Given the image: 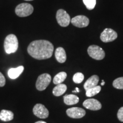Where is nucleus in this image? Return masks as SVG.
Segmentation results:
<instances>
[{"label": "nucleus", "mask_w": 123, "mask_h": 123, "mask_svg": "<svg viewBox=\"0 0 123 123\" xmlns=\"http://www.w3.org/2000/svg\"><path fill=\"white\" fill-rule=\"evenodd\" d=\"M83 105L86 108L92 111H98L101 108V104L100 102L95 99L86 100L83 103Z\"/></svg>", "instance_id": "11"}, {"label": "nucleus", "mask_w": 123, "mask_h": 123, "mask_svg": "<svg viewBox=\"0 0 123 123\" xmlns=\"http://www.w3.org/2000/svg\"><path fill=\"white\" fill-rule=\"evenodd\" d=\"M99 81V78L98 75H92L86 80L85 83L84 84V88L86 91L88 89L94 87L95 86H98Z\"/></svg>", "instance_id": "12"}, {"label": "nucleus", "mask_w": 123, "mask_h": 123, "mask_svg": "<svg viewBox=\"0 0 123 123\" xmlns=\"http://www.w3.org/2000/svg\"><path fill=\"white\" fill-rule=\"evenodd\" d=\"M113 86L115 88L123 90V77L118 78L113 81Z\"/></svg>", "instance_id": "20"}, {"label": "nucleus", "mask_w": 123, "mask_h": 123, "mask_svg": "<svg viewBox=\"0 0 123 123\" xmlns=\"http://www.w3.org/2000/svg\"><path fill=\"white\" fill-rule=\"evenodd\" d=\"M104 84H105V82H104V81L103 80L102 83H101V86H103V85H104Z\"/></svg>", "instance_id": "27"}, {"label": "nucleus", "mask_w": 123, "mask_h": 123, "mask_svg": "<svg viewBox=\"0 0 123 123\" xmlns=\"http://www.w3.org/2000/svg\"><path fill=\"white\" fill-rule=\"evenodd\" d=\"M117 38V34L112 29H105L100 35V39L105 43L112 42Z\"/></svg>", "instance_id": "7"}, {"label": "nucleus", "mask_w": 123, "mask_h": 123, "mask_svg": "<svg viewBox=\"0 0 123 123\" xmlns=\"http://www.w3.org/2000/svg\"><path fill=\"white\" fill-rule=\"evenodd\" d=\"M67 90V86L64 84H59L55 86L53 90V95L55 96L62 95Z\"/></svg>", "instance_id": "17"}, {"label": "nucleus", "mask_w": 123, "mask_h": 123, "mask_svg": "<svg viewBox=\"0 0 123 123\" xmlns=\"http://www.w3.org/2000/svg\"><path fill=\"white\" fill-rule=\"evenodd\" d=\"M66 113L68 116L73 119H80L85 116L86 111L79 107H73L67 109Z\"/></svg>", "instance_id": "10"}, {"label": "nucleus", "mask_w": 123, "mask_h": 123, "mask_svg": "<svg viewBox=\"0 0 123 123\" xmlns=\"http://www.w3.org/2000/svg\"><path fill=\"white\" fill-rule=\"evenodd\" d=\"M101 87L100 86H96L86 90V95L87 97H92L99 93L101 91Z\"/></svg>", "instance_id": "19"}, {"label": "nucleus", "mask_w": 123, "mask_h": 123, "mask_svg": "<svg viewBox=\"0 0 123 123\" xmlns=\"http://www.w3.org/2000/svg\"><path fill=\"white\" fill-rule=\"evenodd\" d=\"M56 18L58 24L62 27H67L71 22L70 16L63 9H59L58 10Z\"/></svg>", "instance_id": "6"}, {"label": "nucleus", "mask_w": 123, "mask_h": 123, "mask_svg": "<svg viewBox=\"0 0 123 123\" xmlns=\"http://www.w3.org/2000/svg\"><path fill=\"white\" fill-rule=\"evenodd\" d=\"M34 7L28 3H22L15 7V14L20 17H25L33 13Z\"/></svg>", "instance_id": "3"}, {"label": "nucleus", "mask_w": 123, "mask_h": 123, "mask_svg": "<svg viewBox=\"0 0 123 123\" xmlns=\"http://www.w3.org/2000/svg\"><path fill=\"white\" fill-rule=\"evenodd\" d=\"M84 78V75L81 73H77L75 74L73 76V81L75 83L79 84L83 81Z\"/></svg>", "instance_id": "22"}, {"label": "nucleus", "mask_w": 123, "mask_h": 123, "mask_svg": "<svg viewBox=\"0 0 123 123\" xmlns=\"http://www.w3.org/2000/svg\"><path fill=\"white\" fill-rule=\"evenodd\" d=\"M71 22L75 26L82 28L87 27L90 23V20L84 15H77L71 19Z\"/></svg>", "instance_id": "9"}, {"label": "nucleus", "mask_w": 123, "mask_h": 123, "mask_svg": "<svg viewBox=\"0 0 123 123\" xmlns=\"http://www.w3.org/2000/svg\"><path fill=\"white\" fill-rule=\"evenodd\" d=\"M117 118L120 121L123 122V107H121L118 111Z\"/></svg>", "instance_id": "23"}, {"label": "nucleus", "mask_w": 123, "mask_h": 123, "mask_svg": "<svg viewBox=\"0 0 123 123\" xmlns=\"http://www.w3.org/2000/svg\"><path fill=\"white\" fill-rule=\"evenodd\" d=\"M24 70V67L20 66L16 68H10L8 71V76L10 79H15L19 76Z\"/></svg>", "instance_id": "14"}, {"label": "nucleus", "mask_w": 123, "mask_h": 123, "mask_svg": "<svg viewBox=\"0 0 123 123\" xmlns=\"http://www.w3.org/2000/svg\"><path fill=\"white\" fill-rule=\"evenodd\" d=\"M35 123H47L43 121H37V122H35Z\"/></svg>", "instance_id": "25"}, {"label": "nucleus", "mask_w": 123, "mask_h": 123, "mask_svg": "<svg viewBox=\"0 0 123 123\" xmlns=\"http://www.w3.org/2000/svg\"><path fill=\"white\" fill-rule=\"evenodd\" d=\"M88 53L92 58L96 60H102L105 57V52L99 46L91 45L88 48Z\"/></svg>", "instance_id": "5"}, {"label": "nucleus", "mask_w": 123, "mask_h": 123, "mask_svg": "<svg viewBox=\"0 0 123 123\" xmlns=\"http://www.w3.org/2000/svg\"><path fill=\"white\" fill-rule=\"evenodd\" d=\"M84 4L88 10H92L96 5V0H83Z\"/></svg>", "instance_id": "21"}, {"label": "nucleus", "mask_w": 123, "mask_h": 123, "mask_svg": "<svg viewBox=\"0 0 123 123\" xmlns=\"http://www.w3.org/2000/svg\"><path fill=\"white\" fill-rule=\"evenodd\" d=\"M51 80V76L49 74H43L38 76L36 81V88L38 91H43L50 84Z\"/></svg>", "instance_id": "4"}, {"label": "nucleus", "mask_w": 123, "mask_h": 123, "mask_svg": "<svg viewBox=\"0 0 123 123\" xmlns=\"http://www.w3.org/2000/svg\"><path fill=\"white\" fill-rule=\"evenodd\" d=\"M67 73L65 72H61V73H58L54 76L53 79V83L54 84H61L63 82L64 80L67 78Z\"/></svg>", "instance_id": "18"}, {"label": "nucleus", "mask_w": 123, "mask_h": 123, "mask_svg": "<svg viewBox=\"0 0 123 123\" xmlns=\"http://www.w3.org/2000/svg\"><path fill=\"white\" fill-rule=\"evenodd\" d=\"M75 91H73V92H79V89L78 88H76V89H75Z\"/></svg>", "instance_id": "26"}, {"label": "nucleus", "mask_w": 123, "mask_h": 123, "mask_svg": "<svg viewBox=\"0 0 123 123\" xmlns=\"http://www.w3.org/2000/svg\"><path fill=\"white\" fill-rule=\"evenodd\" d=\"M14 118V113L11 111L3 110L0 112V119L4 121L12 120Z\"/></svg>", "instance_id": "16"}, {"label": "nucleus", "mask_w": 123, "mask_h": 123, "mask_svg": "<svg viewBox=\"0 0 123 123\" xmlns=\"http://www.w3.org/2000/svg\"><path fill=\"white\" fill-rule=\"evenodd\" d=\"M33 113L40 119H46L49 117V112L45 106L42 104H37L33 110Z\"/></svg>", "instance_id": "8"}, {"label": "nucleus", "mask_w": 123, "mask_h": 123, "mask_svg": "<svg viewBox=\"0 0 123 123\" xmlns=\"http://www.w3.org/2000/svg\"><path fill=\"white\" fill-rule=\"evenodd\" d=\"M64 103L66 105H71L78 103L79 101V98L75 95H66L63 98Z\"/></svg>", "instance_id": "15"}, {"label": "nucleus", "mask_w": 123, "mask_h": 123, "mask_svg": "<svg viewBox=\"0 0 123 123\" xmlns=\"http://www.w3.org/2000/svg\"><path fill=\"white\" fill-rule=\"evenodd\" d=\"M18 48V41L14 34H9L5 38L4 41L5 51L7 54L14 53Z\"/></svg>", "instance_id": "2"}, {"label": "nucleus", "mask_w": 123, "mask_h": 123, "mask_svg": "<svg viewBox=\"0 0 123 123\" xmlns=\"http://www.w3.org/2000/svg\"><path fill=\"white\" fill-rule=\"evenodd\" d=\"M25 1H33V0H25Z\"/></svg>", "instance_id": "28"}, {"label": "nucleus", "mask_w": 123, "mask_h": 123, "mask_svg": "<svg viewBox=\"0 0 123 123\" xmlns=\"http://www.w3.org/2000/svg\"><path fill=\"white\" fill-rule=\"evenodd\" d=\"M55 56L57 61L58 62L61 63L65 62L66 59H67L65 50L63 47H58L56 49L55 53Z\"/></svg>", "instance_id": "13"}, {"label": "nucleus", "mask_w": 123, "mask_h": 123, "mask_svg": "<svg viewBox=\"0 0 123 123\" xmlns=\"http://www.w3.org/2000/svg\"><path fill=\"white\" fill-rule=\"evenodd\" d=\"M27 52L34 59H47L53 55L54 46L46 40H37L30 43L27 47Z\"/></svg>", "instance_id": "1"}, {"label": "nucleus", "mask_w": 123, "mask_h": 123, "mask_svg": "<svg viewBox=\"0 0 123 123\" xmlns=\"http://www.w3.org/2000/svg\"><path fill=\"white\" fill-rule=\"evenodd\" d=\"M6 83V80L5 78L2 73L0 72V87H2L5 85Z\"/></svg>", "instance_id": "24"}]
</instances>
